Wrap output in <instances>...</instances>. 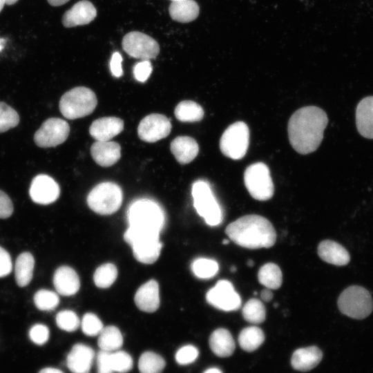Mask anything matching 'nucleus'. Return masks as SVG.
Masks as SVG:
<instances>
[{"mask_svg": "<svg viewBox=\"0 0 373 373\" xmlns=\"http://www.w3.org/2000/svg\"><path fill=\"white\" fill-rule=\"evenodd\" d=\"M328 123L325 112L314 106L297 110L288 122V136L293 149L300 154L315 151L320 146Z\"/></svg>", "mask_w": 373, "mask_h": 373, "instance_id": "1", "label": "nucleus"}, {"mask_svg": "<svg viewBox=\"0 0 373 373\" xmlns=\"http://www.w3.org/2000/svg\"><path fill=\"white\" fill-rule=\"evenodd\" d=\"M225 233L236 245L247 249L269 248L276 240L272 224L259 215H246L230 223Z\"/></svg>", "mask_w": 373, "mask_h": 373, "instance_id": "2", "label": "nucleus"}, {"mask_svg": "<svg viewBox=\"0 0 373 373\" xmlns=\"http://www.w3.org/2000/svg\"><path fill=\"white\" fill-rule=\"evenodd\" d=\"M127 220L131 227L157 233H160L165 224L163 209L148 198L136 200L130 204Z\"/></svg>", "mask_w": 373, "mask_h": 373, "instance_id": "3", "label": "nucleus"}, {"mask_svg": "<svg viewBox=\"0 0 373 373\" xmlns=\"http://www.w3.org/2000/svg\"><path fill=\"white\" fill-rule=\"evenodd\" d=\"M124 239L132 248L135 259L144 264H152L160 256L162 244L160 233L139 230L128 227Z\"/></svg>", "mask_w": 373, "mask_h": 373, "instance_id": "4", "label": "nucleus"}, {"mask_svg": "<svg viewBox=\"0 0 373 373\" xmlns=\"http://www.w3.org/2000/svg\"><path fill=\"white\" fill-rule=\"evenodd\" d=\"M97 104L95 93L90 88L78 86L66 92L59 101V110L68 119H75L91 114Z\"/></svg>", "mask_w": 373, "mask_h": 373, "instance_id": "5", "label": "nucleus"}, {"mask_svg": "<svg viewBox=\"0 0 373 373\" xmlns=\"http://www.w3.org/2000/svg\"><path fill=\"white\" fill-rule=\"evenodd\" d=\"M191 194L193 207L205 222L209 226L220 224L222 220V211L213 195L210 184L204 180L194 182Z\"/></svg>", "mask_w": 373, "mask_h": 373, "instance_id": "6", "label": "nucleus"}, {"mask_svg": "<svg viewBox=\"0 0 373 373\" xmlns=\"http://www.w3.org/2000/svg\"><path fill=\"white\" fill-rule=\"evenodd\" d=\"M337 305L342 314L355 319L367 317L373 309L370 293L358 285H352L344 289L338 298Z\"/></svg>", "mask_w": 373, "mask_h": 373, "instance_id": "7", "label": "nucleus"}, {"mask_svg": "<svg viewBox=\"0 0 373 373\" xmlns=\"http://www.w3.org/2000/svg\"><path fill=\"white\" fill-rule=\"evenodd\" d=\"M123 194L120 186L112 182H104L96 185L87 196L90 209L100 215H110L121 207Z\"/></svg>", "mask_w": 373, "mask_h": 373, "instance_id": "8", "label": "nucleus"}, {"mask_svg": "<svg viewBox=\"0 0 373 373\" xmlns=\"http://www.w3.org/2000/svg\"><path fill=\"white\" fill-rule=\"evenodd\" d=\"M245 185L256 200L265 201L274 195V186L269 167L262 162H256L247 167L244 173Z\"/></svg>", "mask_w": 373, "mask_h": 373, "instance_id": "9", "label": "nucleus"}, {"mask_svg": "<svg viewBox=\"0 0 373 373\" xmlns=\"http://www.w3.org/2000/svg\"><path fill=\"white\" fill-rule=\"evenodd\" d=\"M249 143V130L243 122L229 125L220 140L221 152L227 157L240 160L246 154Z\"/></svg>", "mask_w": 373, "mask_h": 373, "instance_id": "10", "label": "nucleus"}, {"mask_svg": "<svg viewBox=\"0 0 373 373\" xmlns=\"http://www.w3.org/2000/svg\"><path fill=\"white\" fill-rule=\"evenodd\" d=\"M122 45L128 55L142 60L155 59L160 52L158 43L151 37L138 31L125 35Z\"/></svg>", "mask_w": 373, "mask_h": 373, "instance_id": "11", "label": "nucleus"}, {"mask_svg": "<svg viewBox=\"0 0 373 373\" xmlns=\"http://www.w3.org/2000/svg\"><path fill=\"white\" fill-rule=\"evenodd\" d=\"M70 126L66 121L57 117L46 119L36 131L34 141L41 148L57 146L68 137Z\"/></svg>", "mask_w": 373, "mask_h": 373, "instance_id": "12", "label": "nucleus"}, {"mask_svg": "<svg viewBox=\"0 0 373 373\" xmlns=\"http://www.w3.org/2000/svg\"><path fill=\"white\" fill-rule=\"evenodd\" d=\"M207 303L222 311L231 312L238 309L241 298L231 282L220 280L206 294Z\"/></svg>", "mask_w": 373, "mask_h": 373, "instance_id": "13", "label": "nucleus"}, {"mask_svg": "<svg viewBox=\"0 0 373 373\" xmlns=\"http://www.w3.org/2000/svg\"><path fill=\"white\" fill-rule=\"evenodd\" d=\"M171 127V123L166 116L152 113L140 121L137 126V135L142 141L153 143L167 137Z\"/></svg>", "mask_w": 373, "mask_h": 373, "instance_id": "14", "label": "nucleus"}, {"mask_svg": "<svg viewBox=\"0 0 373 373\" xmlns=\"http://www.w3.org/2000/svg\"><path fill=\"white\" fill-rule=\"evenodd\" d=\"M29 193L34 202L49 204L57 200L60 194V188L50 176L39 174L32 180Z\"/></svg>", "mask_w": 373, "mask_h": 373, "instance_id": "15", "label": "nucleus"}, {"mask_svg": "<svg viewBox=\"0 0 373 373\" xmlns=\"http://www.w3.org/2000/svg\"><path fill=\"white\" fill-rule=\"evenodd\" d=\"M95 356V351L90 346L77 343L68 353L66 365L73 373H88Z\"/></svg>", "mask_w": 373, "mask_h": 373, "instance_id": "16", "label": "nucleus"}, {"mask_svg": "<svg viewBox=\"0 0 373 373\" xmlns=\"http://www.w3.org/2000/svg\"><path fill=\"white\" fill-rule=\"evenodd\" d=\"M96 15L97 10L94 5L89 1L82 0L64 14L61 22L66 28L82 26L91 22Z\"/></svg>", "mask_w": 373, "mask_h": 373, "instance_id": "17", "label": "nucleus"}, {"mask_svg": "<svg viewBox=\"0 0 373 373\" xmlns=\"http://www.w3.org/2000/svg\"><path fill=\"white\" fill-rule=\"evenodd\" d=\"M124 129V122L116 117H104L93 122L89 128L90 136L96 141H109Z\"/></svg>", "mask_w": 373, "mask_h": 373, "instance_id": "18", "label": "nucleus"}, {"mask_svg": "<svg viewBox=\"0 0 373 373\" xmlns=\"http://www.w3.org/2000/svg\"><path fill=\"white\" fill-rule=\"evenodd\" d=\"M94 161L104 167L115 164L121 157V146L115 142L96 141L90 147Z\"/></svg>", "mask_w": 373, "mask_h": 373, "instance_id": "19", "label": "nucleus"}, {"mask_svg": "<svg viewBox=\"0 0 373 373\" xmlns=\"http://www.w3.org/2000/svg\"><path fill=\"white\" fill-rule=\"evenodd\" d=\"M134 300L137 307L145 312H153L160 306L159 285L156 280H150L136 291Z\"/></svg>", "mask_w": 373, "mask_h": 373, "instance_id": "20", "label": "nucleus"}, {"mask_svg": "<svg viewBox=\"0 0 373 373\" xmlns=\"http://www.w3.org/2000/svg\"><path fill=\"white\" fill-rule=\"evenodd\" d=\"M53 284L59 294L67 296L75 294L80 287L77 274L68 266H61L55 271Z\"/></svg>", "mask_w": 373, "mask_h": 373, "instance_id": "21", "label": "nucleus"}, {"mask_svg": "<svg viewBox=\"0 0 373 373\" xmlns=\"http://www.w3.org/2000/svg\"><path fill=\"white\" fill-rule=\"evenodd\" d=\"M317 251L323 261L334 265H346L350 260V254L346 249L334 240H323L319 243Z\"/></svg>", "mask_w": 373, "mask_h": 373, "instance_id": "22", "label": "nucleus"}, {"mask_svg": "<svg viewBox=\"0 0 373 373\" xmlns=\"http://www.w3.org/2000/svg\"><path fill=\"white\" fill-rule=\"evenodd\" d=\"M171 151L181 164L193 161L198 155L199 146L195 139L189 136H178L171 143Z\"/></svg>", "mask_w": 373, "mask_h": 373, "instance_id": "23", "label": "nucleus"}, {"mask_svg": "<svg viewBox=\"0 0 373 373\" xmlns=\"http://www.w3.org/2000/svg\"><path fill=\"white\" fill-rule=\"evenodd\" d=\"M356 123L358 133L364 137L373 139V96L363 98L356 111Z\"/></svg>", "mask_w": 373, "mask_h": 373, "instance_id": "24", "label": "nucleus"}, {"mask_svg": "<svg viewBox=\"0 0 373 373\" xmlns=\"http://www.w3.org/2000/svg\"><path fill=\"white\" fill-rule=\"evenodd\" d=\"M323 354L316 346L296 350L292 354L291 363L298 371L307 372L315 367L321 361Z\"/></svg>", "mask_w": 373, "mask_h": 373, "instance_id": "25", "label": "nucleus"}, {"mask_svg": "<svg viewBox=\"0 0 373 373\" xmlns=\"http://www.w3.org/2000/svg\"><path fill=\"white\" fill-rule=\"evenodd\" d=\"M209 346L219 357L231 356L236 347L232 335L224 328H218L213 332L209 338Z\"/></svg>", "mask_w": 373, "mask_h": 373, "instance_id": "26", "label": "nucleus"}, {"mask_svg": "<svg viewBox=\"0 0 373 373\" xmlns=\"http://www.w3.org/2000/svg\"><path fill=\"white\" fill-rule=\"evenodd\" d=\"M200 8L194 0H179L171 1L169 12L172 19L180 23H188L195 20Z\"/></svg>", "mask_w": 373, "mask_h": 373, "instance_id": "27", "label": "nucleus"}, {"mask_svg": "<svg viewBox=\"0 0 373 373\" xmlns=\"http://www.w3.org/2000/svg\"><path fill=\"white\" fill-rule=\"evenodd\" d=\"M35 259L29 252H23L15 262V275L17 284L23 287L27 286L32 278Z\"/></svg>", "mask_w": 373, "mask_h": 373, "instance_id": "28", "label": "nucleus"}, {"mask_svg": "<svg viewBox=\"0 0 373 373\" xmlns=\"http://www.w3.org/2000/svg\"><path fill=\"white\" fill-rule=\"evenodd\" d=\"M97 345L100 350L108 352L119 350L123 345L121 332L113 325L104 327L99 334Z\"/></svg>", "mask_w": 373, "mask_h": 373, "instance_id": "29", "label": "nucleus"}, {"mask_svg": "<svg viewBox=\"0 0 373 373\" xmlns=\"http://www.w3.org/2000/svg\"><path fill=\"white\" fill-rule=\"evenodd\" d=\"M175 117L182 122H195L204 117V110L198 103L191 100L180 102L175 108Z\"/></svg>", "mask_w": 373, "mask_h": 373, "instance_id": "30", "label": "nucleus"}, {"mask_svg": "<svg viewBox=\"0 0 373 373\" xmlns=\"http://www.w3.org/2000/svg\"><path fill=\"white\" fill-rule=\"evenodd\" d=\"M259 283L270 289H278L283 283V274L280 267L272 262L262 265L258 273Z\"/></svg>", "mask_w": 373, "mask_h": 373, "instance_id": "31", "label": "nucleus"}, {"mask_svg": "<svg viewBox=\"0 0 373 373\" xmlns=\"http://www.w3.org/2000/svg\"><path fill=\"white\" fill-rule=\"evenodd\" d=\"M265 341L263 331L258 327L250 326L244 328L238 336L240 347L246 352H253L258 349Z\"/></svg>", "mask_w": 373, "mask_h": 373, "instance_id": "32", "label": "nucleus"}, {"mask_svg": "<svg viewBox=\"0 0 373 373\" xmlns=\"http://www.w3.org/2000/svg\"><path fill=\"white\" fill-rule=\"evenodd\" d=\"M165 365L162 356L151 351L142 353L138 361L140 373H162Z\"/></svg>", "mask_w": 373, "mask_h": 373, "instance_id": "33", "label": "nucleus"}, {"mask_svg": "<svg viewBox=\"0 0 373 373\" xmlns=\"http://www.w3.org/2000/svg\"><path fill=\"white\" fill-rule=\"evenodd\" d=\"M242 314L244 319L253 324H260L266 318V309L261 300L249 299L243 306Z\"/></svg>", "mask_w": 373, "mask_h": 373, "instance_id": "34", "label": "nucleus"}, {"mask_svg": "<svg viewBox=\"0 0 373 373\" xmlns=\"http://www.w3.org/2000/svg\"><path fill=\"white\" fill-rule=\"evenodd\" d=\"M191 268L196 277L201 279H209L218 273L219 266L218 262L213 259L198 258L192 262Z\"/></svg>", "mask_w": 373, "mask_h": 373, "instance_id": "35", "label": "nucleus"}, {"mask_svg": "<svg viewBox=\"0 0 373 373\" xmlns=\"http://www.w3.org/2000/svg\"><path fill=\"white\" fill-rule=\"evenodd\" d=\"M117 270L112 263H106L99 266L95 271L93 280L95 285L99 288L110 287L116 280Z\"/></svg>", "mask_w": 373, "mask_h": 373, "instance_id": "36", "label": "nucleus"}, {"mask_svg": "<svg viewBox=\"0 0 373 373\" xmlns=\"http://www.w3.org/2000/svg\"><path fill=\"white\" fill-rule=\"evenodd\" d=\"M35 306L41 311H51L55 309L59 303L57 294L48 289H40L34 296Z\"/></svg>", "mask_w": 373, "mask_h": 373, "instance_id": "37", "label": "nucleus"}, {"mask_svg": "<svg viewBox=\"0 0 373 373\" xmlns=\"http://www.w3.org/2000/svg\"><path fill=\"white\" fill-rule=\"evenodd\" d=\"M19 122L17 112L5 102H0V133L15 127Z\"/></svg>", "mask_w": 373, "mask_h": 373, "instance_id": "38", "label": "nucleus"}, {"mask_svg": "<svg viewBox=\"0 0 373 373\" xmlns=\"http://www.w3.org/2000/svg\"><path fill=\"white\" fill-rule=\"evenodd\" d=\"M111 363L114 372L127 373L133 367V361L131 355L122 350L111 352Z\"/></svg>", "mask_w": 373, "mask_h": 373, "instance_id": "39", "label": "nucleus"}, {"mask_svg": "<svg viewBox=\"0 0 373 373\" xmlns=\"http://www.w3.org/2000/svg\"><path fill=\"white\" fill-rule=\"evenodd\" d=\"M56 323L61 329L71 332L77 329L80 325V321L74 312L63 310L57 314Z\"/></svg>", "mask_w": 373, "mask_h": 373, "instance_id": "40", "label": "nucleus"}, {"mask_svg": "<svg viewBox=\"0 0 373 373\" xmlns=\"http://www.w3.org/2000/svg\"><path fill=\"white\" fill-rule=\"evenodd\" d=\"M83 332L88 336L99 335L104 328L101 320L93 313H86L81 322Z\"/></svg>", "mask_w": 373, "mask_h": 373, "instance_id": "41", "label": "nucleus"}, {"mask_svg": "<svg viewBox=\"0 0 373 373\" xmlns=\"http://www.w3.org/2000/svg\"><path fill=\"white\" fill-rule=\"evenodd\" d=\"M198 350L192 345L180 347L176 352L175 358L180 365H189L193 363L198 357Z\"/></svg>", "mask_w": 373, "mask_h": 373, "instance_id": "42", "label": "nucleus"}, {"mask_svg": "<svg viewBox=\"0 0 373 373\" xmlns=\"http://www.w3.org/2000/svg\"><path fill=\"white\" fill-rule=\"evenodd\" d=\"M30 340L37 345H43L47 342L49 338V329L47 326L42 324L33 325L29 331Z\"/></svg>", "mask_w": 373, "mask_h": 373, "instance_id": "43", "label": "nucleus"}, {"mask_svg": "<svg viewBox=\"0 0 373 373\" xmlns=\"http://www.w3.org/2000/svg\"><path fill=\"white\" fill-rule=\"evenodd\" d=\"M152 70L153 67L149 60H142L134 66L133 75L137 81L144 82L149 77Z\"/></svg>", "mask_w": 373, "mask_h": 373, "instance_id": "44", "label": "nucleus"}, {"mask_svg": "<svg viewBox=\"0 0 373 373\" xmlns=\"http://www.w3.org/2000/svg\"><path fill=\"white\" fill-rule=\"evenodd\" d=\"M111 352L100 350L96 356L97 373H114L111 363Z\"/></svg>", "mask_w": 373, "mask_h": 373, "instance_id": "45", "label": "nucleus"}, {"mask_svg": "<svg viewBox=\"0 0 373 373\" xmlns=\"http://www.w3.org/2000/svg\"><path fill=\"white\" fill-rule=\"evenodd\" d=\"M13 213V204L9 196L0 190V218H9Z\"/></svg>", "mask_w": 373, "mask_h": 373, "instance_id": "46", "label": "nucleus"}, {"mask_svg": "<svg viewBox=\"0 0 373 373\" xmlns=\"http://www.w3.org/2000/svg\"><path fill=\"white\" fill-rule=\"evenodd\" d=\"M12 269V264L9 253L0 247V278L8 276Z\"/></svg>", "mask_w": 373, "mask_h": 373, "instance_id": "47", "label": "nucleus"}, {"mask_svg": "<svg viewBox=\"0 0 373 373\" xmlns=\"http://www.w3.org/2000/svg\"><path fill=\"white\" fill-rule=\"evenodd\" d=\"M122 57L118 52H115L112 55L110 61V69L112 75L115 77H119L123 75L122 67Z\"/></svg>", "mask_w": 373, "mask_h": 373, "instance_id": "48", "label": "nucleus"}, {"mask_svg": "<svg viewBox=\"0 0 373 373\" xmlns=\"http://www.w3.org/2000/svg\"><path fill=\"white\" fill-rule=\"evenodd\" d=\"M273 293L270 289L266 288L261 291L260 297L265 302H269L273 298Z\"/></svg>", "mask_w": 373, "mask_h": 373, "instance_id": "49", "label": "nucleus"}, {"mask_svg": "<svg viewBox=\"0 0 373 373\" xmlns=\"http://www.w3.org/2000/svg\"><path fill=\"white\" fill-rule=\"evenodd\" d=\"M39 373H64L61 370L54 367H46L42 369Z\"/></svg>", "mask_w": 373, "mask_h": 373, "instance_id": "50", "label": "nucleus"}, {"mask_svg": "<svg viewBox=\"0 0 373 373\" xmlns=\"http://www.w3.org/2000/svg\"><path fill=\"white\" fill-rule=\"evenodd\" d=\"M48 2L52 6H59L65 4L70 0H47Z\"/></svg>", "mask_w": 373, "mask_h": 373, "instance_id": "51", "label": "nucleus"}, {"mask_svg": "<svg viewBox=\"0 0 373 373\" xmlns=\"http://www.w3.org/2000/svg\"><path fill=\"white\" fill-rule=\"evenodd\" d=\"M203 373H222V371L217 367H211L206 370Z\"/></svg>", "mask_w": 373, "mask_h": 373, "instance_id": "52", "label": "nucleus"}, {"mask_svg": "<svg viewBox=\"0 0 373 373\" xmlns=\"http://www.w3.org/2000/svg\"><path fill=\"white\" fill-rule=\"evenodd\" d=\"M18 0H6V4L7 5H13L15 4Z\"/></svg>", "mask_w": 373, "mask_h": 373, "instance_id": "53", "label": "nucleus"}, {"mask_svg": "<svg viewBox=\"0 0 373 373\" xmlns=\"http://www.w3.org/2000/svg\"><path fill=\"white\" fill-rule=\"evenodd\" d=\"M6 4V0H0V12Z\"/></svg>", "mask_w": 373, "mask_h": 373, "instance_id": "54", "label": "nucleus"}, {"mask_svg": "<svg viewBox=\"0 0 373 373\" xmlns=\"http://www.w3.org/2000/svg\"><path fill=\"white\" fill-rule=\"evenodd\" d=\"M5 40L3 39H0V51L3 49L4 46Z\"/></svg>", "mask_w": 373, "mask_h": 373, "instance_id": "55", "label": "nucleus"}, {"mask_svg": "<svg viewBox=\"0 0 373 373\" xmlns=\"http://www.w3.org/2000/svg\"><path fill=\"white\" fill-rule=\"evenodd\" d=\"M253 265H254V262L251 260H249V261L247 262V265L249 266V267H252Z\"/></svg>", "mask_w": 373, "mask_h": 373, "instance_id": "56", "label": "nucleus"}, {"mask_svg": "<svg viewBox=\"0 0 373 373\" xmlns=\"http://www.w3.org/2000/svg\"><path fill=\"white\" fill-rule=\"evenodd\" d=\"M222 243H223L224 245H227V244H229V240L224 239V240H223Z\"/></svg>", "mask_w": 373, "mask_h": 373, "instance_id": "57", "label": "nucleus"}, {"mask_svg": "<svg viewBox=\"0 0 373 373\" xmlns=\"http://www.w3.org/2000/svg\"><path fill=\"white\" fill-rule=\"evenodd\" d=\"M179 1V0H171V1Z\"/></svg>", "mask_w": 373, "mask_h": 373, "instance_id": "58", "label": "nucleus"}]
</instances>
